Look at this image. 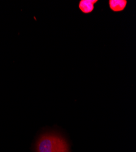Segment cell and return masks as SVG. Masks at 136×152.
Instances as JSON below:
<instances>
[{
	"mask_svg": "<svg viewBox=\"0 0 136 152\" xmlns=\"http://www.w3.org/2000/svg\"><path fill=\"white\" fill-rule=\"evenodd\" d=\"M97 0H81L79 3V8L84 14H89L93 10Z\"/></svg>",
	"mask_w": 136,
	"mask_h": 152,
	"instance_id": "obj_2",
	"label": "cell"
},
{
	"mask_svg": "<svg viewBox=\"0 0 136 152\" xmlns=\"http://www.w3.org/2000/svg\"><path fill=\"white\" fill-rule=\"evenodd\" d=\"M68 145L65 139L54 133L42 134L37 141L35 152H68Z\"/></svg>",
	"mask_w": 136,
	"mask_h": 152,
	"instance_id": "obj_1",
	"label": "cell"
},
{
	"mask_svg": "<svg viewBox=\"0 0 136 152\" xmlns=\"http://www.w3.org/2000/svg\"><path fill=\"white\" fill-rule=\"evenodd\" d=\"M110 9L112 11L121 12L124 10L127 4L126 0H109V1Z\"/></svg>",
	"mask_w": 136,
	"mask_h": 152,
	"instance_id": "obj_3",
	"label": "cell"
}]
</instances>
